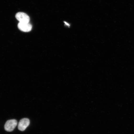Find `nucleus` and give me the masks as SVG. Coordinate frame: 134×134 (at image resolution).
I'll return each instance as SVG.
<instances>
[{
    "mask_svg": "<svg viewBox=\"0 0 134 134\" xmlns=\"http://www.w3.org/2000/svg\"><path fill=\"white\" fill-rule=\"evenodd\" d=\"M18 27L20 31L24 32H29L32 29V26L29 23H19L18 24Z\"/></svg>",
    "mask_w": 134,
    "mask_h": 134,
    "instance_id": "nucleus-4",
    "label": "nucleus"
},
{
    "mask_svg": "<svg viewBox=\"0 0 134 134\" xmlns=\"http://www.w3.org/2000/svg\"><path fill=\"white\" fill-rule=\"evenodd\" d=\"M18 124V122L15 119L8 120L4 125V128L6 131L12 132L16 128Z\"/></svg>",
    "mask_w": 134,
    "mask_h": 134,
    "instance_id": "nucleus-1",
    "label": "nucleus"
},
{
    "mask_svg": "<svg viewBox=\"0 0 134 134\" xmlns=\"http://www.w3.org/2000/svg\"><path fill=\"white\" fill-rule=\"evenodd\" d=\"M64 23H65V24H66L67 25V26H69V24L68 23L66 22H64Z\"/></svg>",
    "mask_w": 134,
    "mask_h": 134,
    "instance_id": "nucleus-5",
    "label": "nucleus"
},
{
    "mask_svg": "<svg viewBox=\"0 0 134 134\" xmlns=\"http://www.w3.org/2000/svg\"><path fill=\"white\" fill-rule=\"evenodd\" d=\"M16 18L19 23H29L30 18L26 13L23 12H18L15 15Z\"/></svg>",
    "mask_w": 134,
    "mask_h": 134,
    "instance_id": "nucleus-2",
    "label": "nucleus"
},
{
    "mask_svg": "<svg viewBox=\"0 0 134 134\" xmlns=\"http://www.w3.org/2000/svg\"><path fill=\"white\" fill-rule=\"evenodd\" d=\"M30 124V121L29 119L24 118L21 119L18 124V130L21 131H24L29 126Z\"/></svg>",
    "mask_w": 134,
    "mask_h": 134,
    "instance_id": "nucleus-3",
    "label": "nucleus"
}]
</instances>
